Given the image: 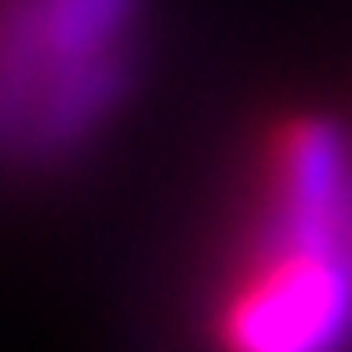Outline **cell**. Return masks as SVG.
Instances as JSON below:
<instances>
[{"label": "cell", "instance_id": "obj_1", "mask_svg": "<svg viewBox=\"0 0 352 352\" xmlns=\"http://www.w3.org/2000/svg\"><path fill=\"white\" fill-rule=\"evenodd\" d=\"M138 15L142 0H10L6 132L15 157H64L108 122L132 78Z\"/></svg>", "mask_w": 352, "mask_h": 352}, {"label": "cell", "instance_id": "obj_2", "mask_svg": "<svg viewBox=\"0 0 352 352\" xmlns=\"http://www.w3.org/2000/svg\"><path fill=\"white\" fill-rule=\"evenodd\" d=\"M215 352H347L352 245L259 226L210 314Z\"/></svg>", "mask_w": 352, "mask_h": 352}, {"label": "cell", "instance_id": "obj_3", "mask_svg": "<svg viewBox=\"0 0 352 352\" xmlns=\"http://www.w3.org/2000/svg\"><path fill=\"white\" fill-rule=\"evenodd\" d=\"M259 226L352 245V142L333 118L274 122L259 157Z\"/></svg>", "mask_w": 352, "mask_h": 352}]
</instances>
